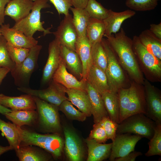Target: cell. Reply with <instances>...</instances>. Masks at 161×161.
<instances>
[{
	"instance_id": "1",
	"label": "cell",
	"mask_w": 161,
	"mask_h": 161,
	"mask_svg": "<svg viewBox=\"0 0 161 161\" xmlns=\"http://www.w3.org/2000/svg\"><path fill=\"white\" fill-rule=\"evenodd\" d=\"M115 52L119 62L133 81L143 84L145 79L132 47V40L121 28L120 32L104 35Z\"/></svg>"
},
{
	"instance_id": "2",
	"label": "cell",
	"mask_w": 161,
	"mask_h": 161,
	"mask_svg": "<svg viewBox=\"0 0 161 161\" xmlns=\"http://www.w3.org/2000/svg\"><path fill=\"white\" fill-rule=\"evenodd\" d=\"M117 94L120 110V123L135 114H146L147 106L143 84L133 80L129 88L120 89Z\"/></svg>"
},
{
	"instance_id": "3",
	"label": "cell",
	"mask_w": 161,
	"mask_h": 161,
	"mask_svg": "<svg viewBox=\"0 0 161 161\" xmlns=\"http://www.w3.org/2000/svg\"><path fill=\"white\" fill-rule=\"evenodd\" d=\"M17 126L21 139L20 146H38L50 153L56 159L61 156L64 141L59 134H41Z\"/></svg>"
},
{
	"instance_id": "4",
	"label": "cell",
	"mask_w": 161,
	"mask_h": 161,
	"mask_svg": "<svg viewBox=\"0 0 161 161\" xmlns=\"http://www.w3.org/2000/svg\"><path fill=\"white\" fill-rule=\"evenodd\" d=\"M132 47L139 67L146 79L151 82L161 80V60L149 52L135 35Z\"/></svg>"
},
{
	"instance_id": "5",
	"label": "cell",
	"mask_w": 161,
	"mask_h": 161,
	"mask_svg": "<svg viewBox=\"0 0 161 161\" xmlns=\"http://www.w3.org/2000/svg\"><path fill=\"white\" fill-rule=\"evenodd\" d=\"M48 0H34L31 12L24 18L16 22L12 27L14 29L21 31L29 37H33L34 33L37 31L43 32L44 35L50 34L51 28H44V21H41V11L43 9L50 7L48 2Z\"/></svg>"
},
{
	"instance_id": "6",
	"label": "cell",
	"mask_w": 161,
	"mask_h": 161,
	"mask_svg": "<svg viewBox=\"0 0 161 161\" xmlns=\"http://www.w3.org/2000/svg\"><path fill=\"white\" fill-rule=\"evenodd\" d=\"M156 126V123L145 114L138 113L129 116L119 124L116 133L133 134L150 140Z\"/></svg>"
},
{
	"instance_id": "7",
	"label": "cell",
	"mask_w": 161,
	"mask_h": 161,
	"mask_svg": "<svg viewBox=\"0 0 161 161\" xmlns=\"http://www.w3.org/2000/svg\"><path fill=\"white\" fill-rule=\"evenodd\" d=\"M101 44L106 53L108 64L105 73L110 91L117 92L125 88L126 78L117 57L106 39L103 38Z\"/></svg>"
},
{
	"instance_id": "8",
	"label": "cell",
	"mask_w": 161,
	"mask_h": 161,
	"mask_svg": "<svg viewBox=\"0 0 161 161\" xmlns=\"http://www.w3.org/2000/svg\"><path fill=\"white\" fill-rule=\"evenodd\" d=\"M36 104L39 124L45 131L60 134L62 131L58 107L33 96Z\"/></svg>"
},
{
	"instance_id": "9",
	"label": "cell",
	"mask_w": 161,
	"mask_h": 161,
	"mask_svg": "<svg viewBox=\"0 0 161 161\" xmlns=\"http://www.w3.org/2000/svg\"><path fill=\"white\" fill-rule=\"evenodd\" d=\"M41 45L38 44L30 49L29 54L21 64H16L10 71L15 85L18 87H27L31 76L38 66V60Z\"/></svg>"
},
{
	"instance_id": "10",
	"label": "cell",
	"mask_w": 161,
	"mask_h": 161,
	"mask_svg": "<svg viewBox=\"0 0 161 161\" xmlns=\"http://www.w3.org/2000/svg\"><path fill=\"white\" fill-rule=\"evenodd\" d=\"M23 92L37 97L49 103L59 107L64 101L68 100L66 95V88L52 80L47 88L35 89L27 87H18Z\"/></svg>"
},
{
	"instance_id": "11",
	"label": "cell",
	"mask_w": 161,
	"mask_h": 161,
	"mask_svg": "<svg viewBox=\"0 0 161 161\" xmlns=\"http://www.w3.org/2000/svg\"><path fill=\"white\" fill-rule=\"evenodd\" d=\"M53 33L60 45L76 51L75 44L78 37L70 14L65 15L56 31Z\"/></svg>"
},
{
	"instance_id": "12",
	"label": "cell",
	"mask_w": 161,
	"mask_h": 161,
	"mask_svg": "<svg viewBox=\"0 0 161 161\" xmlns=\"http://www.w3.org/2000/svg\"><path fill=\"white\" fill-rule=\"evenodd\" d=\"M147 106L145 115L157 124H161V95L160 91L145 79L143 84Z\"/></svg>"
},
{
	"instance_id": "13",
	"label": "cell",
	"mask_w": 161,
	"mask_h": 161,
	"mask_svg": "<svg viewBox=\"0 0 161 161\" xmlns=\"http://www.w3.org/2000/svg\"><path fill=\"white\" fill-rule=\"evenodd\" d=\"M141 138L139 136L129 133L117 134L112 142L109 160L114 161L116 158L124 156L134 151L136 144Z\"/></svg>"
},
{
	"instance_id": "14",
	"label": "cell",
	"mask_w": 161,
	"mask_h": 161,
	"mask_svg": "<svg viewBox=\"0 0 161 161\" xmlns=\"http://www.w3.org/2000/svg\"><path fill=\"white\" fill-rule=\"evenodd\" d=\"M63 130L65 137L64 148L67 158L71 161L83 160L84 151L80 138L69 126H64Z\"/></svg>"
},
{
	"instance_id": "15",
	"label": "cell",
	"mask_w": 161,
	"mask_h": 161,
	"mask_svg": "<svg viewBox=\"0 0 161 161\" xmlns=\"http://www.w3.org/2000/svg\"><path fill=\"white\" fill-rule=\"evenodd\" d=\"M61 60L60 45L55 39L49 45L48 56L43 70L41 80L42 85L49 83L52 80Z\"/></svg>"
},
{
	"instance_id": "16",
	"label": "cell",
	"mask_w": 161,
	"mask_h": 161,
	"mask_svg": "<svg viewBox=\"0 0 161 161\" xmlns=\"http://www.w3.org/2000/svg\"><path fill=\"white\" fill-rule=\"evenodd\" d=\"M1 32L7 43L13 47L30 49L38 43V41L33 37H27L21 31L10 28L9 24H2Z\"/></svg>"
},
{
	"instance_id": "17",
	"label": "cell",
	"mask_w": 161,
	"mask_h": 161,
	"mask_svg": "<svg viewBox=\"0 0 161 161\" xmlns=\"http://www.w3.org/2000/svg\"><path fill=\"white\" fill-rule=\"evenodd\" d=\"M52 80L66 89H78L86 91V80L82 79L79 80L69 73L62 59L53 75Z\"/></svg>"
},
{
	"instance_id": "18",
	"label": "cell",
	"mask_w": 161,
	"mask_h": 161,
	"mask_svg": "<svg viewBox=\"0 0 161 161\" xmlns=\"http://www.w3.org/2000/svg\"><path fill=\"white\" fill-rule=\"evenodd\" d=\"M135 14V12L131 10L116 12L109 9L108 16L103 20L105 27L104 35H109L118 32L123 22L126 19L133 16Z\"/></svg>"
},
{
	"instance_id": "19",
	"label": "cell",
	"mask_w": 161,
	"mask_h": 161,
	"mask_svg": "<svg viewBox=\"0 0 161 161\" xmlns=\"http://www.w3.org/2000/svg\"><path fill=\"white\" fill-rule=\"evenodd\" d=\"M0 104L12 110H35V103L32 96L26 94L11 97L0 94Z\"/></svg>"
},
{
	"instance_id": "20",
	"label": "cell",
	"mask_w": 161,
	"mask_h": 161,
	"mask_svg": "<svg viewBox=\"0 0 161 161\" xmlns=\"http://www.w3.org/2000/svg\"><path fill=\"white\" fill-rule=\"evenodd\" d=\"M86 91L92 107L94 122L99 123L103 117L109 116L101 95L86 80Z\"/></svg>"
},
{
	"instance_id": "21",
	"label": "cell",
	"mask_w": 161,
	"mask_h": 161,
	"mask_svg": "<svg viewBox=\"0 0 161 161\" xmlns=\"http://www.w3.org/2000/svg\"><path fill=\"white\" fill-rule=\"evenodd\" d=\"M34 0H11L4 10L5 16L17 22L27 16L30 12Z\"/></svg>"
},
{
	"instance_id": "22",
	"label": "cell",
	"mask_w": 161,
	"mask_h": 161,
	"mask_svg": "<svg viewBox=\"0 0 161 161\" xmlns=\"http://www.w3.org/2000/svg\"><path fill=\"white\" fill-rule=\"evenodd\" d=\"M61 56L66 69L79 80L82 79L83 68L79 56L76 52L60 45Z\"/></svg>"
},
{
	"instance_id": "23",
	"label": "cell",
	"mask_w": 161,
	"mask_h": 161,
	"mask_svg": "<svg viewBox=\"0 0 161 161\" xmlns=\"http://www.w3.org/2000/svg\"><path fill=\"white\" fill-rule=\"evenodd\" d=\"M75 49L82 65V79L86 80L92 65V47L86 36L78 37L75 44Z\"/></svg>"
},
{
	"instance_id": "24",
	"label": "cell",
	"mask_w": 161,
	"mask_h": 161,
	"mask_svg": "<svg viewBox=\"0 0 161 161\" xmlns=\"http://www.w3.org/2000/svg\"><path fill=\"white\" fill-rule=\"evenodd\" d=\"M85 142L88 148L87 161H102L109 157L112 143H100L88 138Z\"/></svg>"
},
{
	"instance_id": "25",
	"label": "cell",
	"mask_w": 161,
	"mask_h": 161,
	"mask_svg": "<svg viewBox=\"0 0 161 161\" xmlns=\"http://www.w3.org/2000/svg\"><path fill=\"white\" fill-rule=\"evenodd\" d=\"M68 100L77 107L87 117L92 115V109L88 96L86 91L75 89H66Z\"/></svg>"
},
{
	"instance_id": "26",
	"label": "cell",
	"mask_w": 161,
	"mask_h": 161,
	"mask_svg": "<svg viewBox=\"0 0 161 161\" xmlns=\"http://www.w3.org/2000/svg\"><path fill=\"white\" fill-rule=\"evenodd\" d=\"M86 80L101 94L110 91L105 72L94 65L90 68Z\"/></svg>"
},
{
	"instance_id": "27",
	"label": "cell",
	"mask_w": 161,
	"mask_h": 161,
	"mask_svg": "<svg viewBox=\"0 0 161 161\" xmlns=\"http://www.w3.org/2000/svg\"><path fill=\"white\" fill-rule=\"evenodd\" d=\"M4 115L7 119L20 127L24 125H32L38 119V114L35 110H11Z\"/></svg>"
},
{
	"instance_id": "28",
	"label": "cell",
	"mask_w": 161,
	"mask_h": 161,
	"mask_svg": "<svg viewBox=\"0 0 161 161\" xmlns=\"http://www.w3.org/2000/svg\"><path fill=\"white\" fill-rule=\"evenodd\" d=\"M101 95L109 117L114 122L119 124L120 110L117 92L109 91Z\"/></svg>"
},
{
	"instance_id": "29",
	"label": "cell",
	"mask_w": 161,
	"mask_h": 161,
	"mask_svg": "<svg viewBox=\"0 0 161 161\" xmlns=\"http://www.w3.org/2000/svg\"><path fill=\"white\" fill-rule=\"evenodd\" d=\"M138 37L142 44L149 52L161 60V39L148 29L143 31Z\"/></svg>"
},
{
	"instance_id": "30",
	"label": "cell",
	"mask_w": 161,
	"mask_h": 161,
	"mask_svg": "<svg viewBox=\"0 0 161 161\" xmlns=\"http://www.w3.org/2000/svg\"><path fill=\"white\" fill-rule=\"evenodd\" d=\"M105 30L103 20L90 18L86 30V36L91 47L101 42Z\"/></svg>"
},
{
	"instance_id": "31",
	"label": "cell",
	"mask_w": 161,
	"mask_h": 161,
	"mask_svg": "<svg viewBox=\"0 0 161 161\" xmlns=\"http://www.w3.org/2000/svg\"><path fill=\"white\" fill-rule=\"evenodd\" d=\"M15 150L20 161H47L49 159L45 153L30 145H20Z\"/></svg>"
},
{
	"instance_id": "32",
	"label": "cell",
	"mask_w": 161,
	"mask_h": 161,
	"mask_svg": "<svg viewBox=\"0 0 161 161\" xmlns=\"http://www.w3.org/2000/svg\"><path fill=\"white\" fill-rule=\"evenodd\" d=\"M70 10L73 14V23L78 37L86 36V30L90 17L84 9L71 7Z\"/></svg>"
},
{
	"instance_id": "33",
	"label": "cell",
	"mask_w": 161,
	"mask_h": 161,
	"mask_svg": "<svg viewBox=\"0 0 161 161\" xmlns=\"http://www.w3.org/2000/svg\"><path fill=\"white\" fill-rule=\"evenodd\" d=\"M0 130L13 149L16 150L19 148L21 141L16 125L5 122L0 119Z\"/></svg>"
},
{
	"instance_id": "34",
	"label": "cell",
	"mask_w": 161,
	"mask_h": 161,
	"mask_svg": "<svg viewBox=\"0 0 161 161\" xmlns=\"http://www.w3.org/2000/svg\"><path fill=\"white\" fill-rule=\"evenodd\" d=\"M107 64V55L101 42L92 46V65L105 72Z\"/></svg>"
},
{
	"instance_id": "35",
	"label": "cell",
	"mask_w": 161,
	"mask_h": 161,
	"mask_svg": "<svg viewBox=\"0 0 161 161\" xmlns=\"http://www.w3.org/2000/svg\"><path fill=\"white\" fill-rule=\"evenodd\" d=\"M85 9L90 18L103 20L108 16L109 10L96 0H89Z\"/></svg>"
},
{
	"instance_id": "36",
	"label": "cell",
	"mask_w": 161,
	"mask_h": 161,
	"mask_svg": "<svg viewBox=\"0 0 161 161\" xmlns=\"http://www.w3.org/2000/svg\"><path fill=\"white\" fill-rule=\"evenodd\" d=\"M58 108L59 110L62 112L67 118L71 120L83 122L86 118V116L75 108L72 103L68 100L64 101Z\"/></svg>"
},
{
	"instance_id": "37",
	"label": "cell",
	"mask_w": 161,
	"mask_h": 161,
	"mask_svg": "<svg viewBox=\"0 0 161 161\" xmlns=\"http://www.w3.org/2000/svg\"><path fill=\"white\" fill-rule=\"evenodd\" d=\"M149 149L145 154L147 157L161 155V124H157L153 137L148 142Z\"/></svg>"
},
{
	"instance_id": "38",
	"label": "cell",
	"mask_w": 161,
	"mask_h": 161,
	"mask_svg": "<svg viewBox=\"0 0 161 161\" xmlns=\"http://www.w3.org/2000/svg\"><path fill=\"white\" fill-rule=\"evenodd\" d=\"M158 0H126V6L134 11H144L154 9Z\"/></svg>"
},
{
	"instance_id": "39",
	"label": "cell",
	"mask_w": 161,
	"mask_h": 161,
	"mask_svg": "<svg viewBox=\"0 0 161 161\" xmlns=\"http://www.w3.org/2000/svg\"><path fill=\"white\" fill-rule=\"evenodd\" d=\"M15 65L9 55L7 47V41L1 35H0V67L8 68L10 71Z\"/></svg>"
},
{
	"instance_id": "40",
	"label": "cell",
	"mask_w": 161,
	"mask_h": 161,
	"mask_svg": "<svg viewBox=\"0 0 161 161\" xmlns=\"http://www.w3.org/2000/svg\"><path fill=\"white\" fill-rule=\"evenodd\" d=\"M7 47L11 59L16 65L19 64L24 61L30 51L29 49L13 47L7 42Z\"/></svg>"
},
{
	"instance_id": "41",
	"label": "cell",
	"mask_w": 161,
	"mask_h": 161,
	"mask_svg": "<svg viewBox=\"0 0 161 161\" xmlns=\"http://www.w3.org/2000/svg\"><path fill=\"white\" fill-rule=\"evenodd\" d=\"M99 123L104 128L108 139L114 141L116 137L118 123L114 122L109 116L103 117Z\"/></svg>"
},
{
	"instance_id": "42",
	"label": "cell",
	"mask_w": 161,
	"mask_h": 161,
	"mask_svg": "<svg viewBox=\"0 0 161 161\" xmlns=\"http://www.w3.org/2000/svg\"><path fill=\"white\" fill-rule=\"evenodd\" d=\"M88 138L103 143H105L108 140L105 130L99 122L94 124Z\"/></svg>"
},
{
	"instance_id": "43",
	"label": "cell",
	"mask_w": 161,
	"mask_h": 161,
	"mask_svg": "<svg viewBox=\"0 0 161 161\" xmlns=\"http://www.w3.org/2000/svg\"><path fill=\"white\" fill-rule=\"evenodd\" d=\"M55 7L59 15H66L72 6L70 0H48Z\"/></svg>"
},
{
	"instance_id": "44",
	"label": "cell",
	"mask_w": 161,
	"mask_h": 161,
	"mask_svg": "<svg viewBox=\"0 0 161 161\" xmlns=\"http://www.w3.org/2000/svg\"><path fill=\"white\" fill-rule=\"evenodd\" d=\"M142 155L141 152L134 151L124 156L116 158L114 161H134L137 157Z\"/></svg>"
},
{
	"instance_id": "45",
	"label": "cell",
	"mask_w": 161,
	"mask_h": 161,
	"mask_svg": "<svg viewBox=\"0 0 161 161\" xmlns=\"http://www.w3.org/2000/svg\"><path fill=\"white\" fill-rule=\"evenodd\" d=\"M150 30L157 37L161 39V23L158 24H151L150 25Z\"/></svg>"
},
{
	"instance_id": "46",
	"label": "cell",
	"mask_w": 161,
	"mask_h": 161,
	"mask_svg": "<svg viewBox=\"0 0 161 161\" xmlns=\"http://www.w3.org/2000/svg\"><path fill=\"white\" fill-rule=\"evenodd\" d=\"M10 0H0V22L2 24L4 21L5 6Z\"/></svg>"
},
{
	"instance_id": "47",
	"label": "cell",
	"mask_w": 161,
	"mask_h": 161,
	"mask_svg": "<svg viewBox=\"0 0 161 161\" xmlns=\"http://www.w3.org/2000/svg\"><path fill=\"white\" fill-rule=\"evenodd\" d=\"M72 6L77 9H84L89 0H70Z\"/></svg>"
},
{
	"instance_id": "48",
	"label": "cell",
	"mask_w": 161,
	"mask_h": 161,
	"mask_svg": "<svg viewBox=\"0 0 161 161\" xmlns=\"http://www.w3.org/2000/svg\"><path fill=\"white\" fill-rule=\"evenodd\" d=\"M10 72V70L7 68L0 67V85L3 80L7 74Z\"/></svg>"
},
{
	"instance_id": "49",
	"label": "cell",
	"mask_w": 161,
	"mask_h": 161,
	"mask_svg": "<svg viewBox=\"0 0 161 161\" xmlns=\"http://www.w3.org/2000/svg\"><path fill=\"white\" fill-rule=\"evenodd\" d=\"M13 149V148L10 145L5 147L0 145V156L4 153Z\"/></svg>"
},
{
	"instance_id": "50",
	"label": "cell",
	"mask_w": 161,
	"mask_h": 161,
	"mask_svg": "<svg viewBox=\"0 0 161 161\" xmlns=\"http://www.w3.org/2000/svg\"><path fill=\"white\" fill-rule=\"evenodd\" d=\"M11 109L6 107L0 104V113L5 115L7 113L11 112Z\"/></svg>"
},
{
	"instance_id": "51",
	"label": "cell",
	"mask_w": 161,
	"mask_h": 161,
	"mask_svg": "<svg viewBox=\"0 0 161 161\" xmlns=\"http://www.w3.org/2000/svg\"><path fill=\"white\" fill-rule=\"evenodd\" d=\"M0 27H1V26H0V35H1V30H0Z\"/></svg>"
},
{
	"instance_id": "52",
	"label": "cell",
	"mask_w": 161,
	"mask_h": 161,
	"mask_svg": "<svg viewBox=\"0 0 161 161\" xmlns=\"http://www.w3.org/2000/svg\"><path fill=\"white\" fill-rule=\"evenodd\" d=\"M2 24L1 22H0V26H1Z\"/></svg>"
},
{
	"instance_id": "53",
	"label": "cell",
	"mask_w": 161,
	"mask_h": 161,
	"mask_svg": "<svg viewBox=\"0 0 161 161\" xmlns=\"http://www.w3.org/2000/svg\"></svg>"
}]
</instances>
